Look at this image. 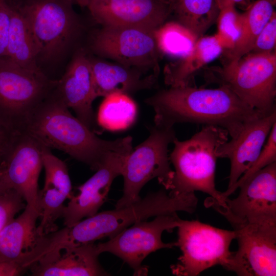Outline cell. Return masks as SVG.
<instances>
[{
    "mask_svg": "<svg viewBox=\"0 0 276 276\" xmlns=\"http://www.w3.org/2000/svg\"><path fill=\"white\" fill-rule=\"evenodd\" d=\"M197 203L195 193L173 195L160 190L129 205L97 213L71 226H65L59 231V241L64 246H76L110 238L151 217L175 215L179 211L193 213Z\"/></svg>",
    "mask_w": 276,
    "mask_h": 276,
    "instance_id": "3",
    "label": "cell"
},
{
    "mask_svg": "<svg viewBox=\"0 0 276 276\" xmlns=\"http://www.w3.org/2000/svg\"><path fill=\"white\" fill-rule=\"evenodd\" d=\"M54 89L52 93L67 107L73 109L76 117L92 130L95 123L92 105L97 97L90 59L83 51L74 56Z\"/></svg>",
    "mask_w": 276,
    "mask_h": 276,
    "instance_id": "17",
    "label": "cell"
},
{
    "mask_svg": "<svg viewBox=\"0 0 276 276\" xmlns=\"http://www.w3.org/2000/svg\"><path fill=\"white\" fill-rule=\"evenodd\" d=\"M5 191L6 190H5L4 189L3 182H2L1 171L0 169V194Z\"/></svg>",
    "mask_w": 276,
    "mask_h": 276,
    "instance_id": "37",
    "label": "cell"
},
{
    "mask_svg": "<svg viewBox=\"0 0 276 276\" xmlns=\"http://www.w3.org/2000/svg\"><path fill=\"white\" fill-rule=\"evenodd\" d=\"M155 112L154 124L173 127L189 123L220 127L231 138L247 122L264 116L224 85L218 88L170 87L146 99Z\"/></svg>",
    "mask_w": 276,
    "mask_h": 276,
    "instance_id": "2",
    "label": "cell"
},
{
    "mask_svg": "<svg viewBox=\"0 0 276 276\" xmlns=\"http://www.w3.org/2000/svg\"><path fill=\"white\" fill-rule=\"evenodd\" d=\"M234 230L238 249L228 270L240 276H275L276 225L248 224Z\"/></svg>",
    "mask_w": 276,
    "mask_h": 276,
    "instance_id": "13",
    "label": "cell"
},
{
    "mask_svg": "<svg viewBox=\"0 0 276 276\" xmlns=\"http://www.w3.org/2000/svg\"><path fill=\"white\" fill-rule=\"evenodd\" d=\"M160 56L178 61L192 50L198 38L175 20L166 21L154 32Z\"/></svg>",
    "mask_w": 276,
    "mask_h": 276,
    "instance_id": "26",
    "label": "cell"
},
{
    "mask_svg": "<svg viewBox=\"0 0 276 276\" xmlns=\"http://www.w3.org/2000/svg\"><path fill=\"white\" fill-rule=\"evenodd\" d=\"M42 167L40 144L20 133L1 168L4 189L19 193L26 205L39 206L38 178Z\"/></svg>",
    "mask_w": 276,
    "mask_h": 276,
    "instance_id": "15",
    "label": "cell"
},
{
    "mask_svg": "<svg viewBox=\"0 0 276 276\" xmlns=\"http://www.w3.org/2000/svg\"><path fill=\"white\" fill-rule=\"evenodd\" d=\"M40 144L57 149L96 171L109 159L132 150V138L98 137L52 92L28 114L21 128Z\"/></svg>",
    "mask_w": 276,
    "mask_h": 276,
    "instance_id": "1",
    "label": "cell"
},
{
    "mask_svg": "<svg viewBox=\"0 0 276 276\" xmlns=\"http://www.w3.org/2000/svg\"><path fill=\"white\" fill-rule=\"evenodd\" d=\"M210 77V81L226 86L262 115L276 111L275 50L249 53Z\"/></svg>",
    "mask_w": 276,
    "mask_h": 276,
    "instance_id": "7",
    "label": "cell"
},
{
    "mask_svg": "<svg viewBox=\"0 0 276 276\" xmlns=\"http://www.w3.org/2000/svg\"><path fill=\"white\" fill-rule=\"evenodd\" d=\"M274 162H276V123L273 125L258 157L250 168L239 178L231 191L229 195L257 171Z\"/></svg>",
    "mask_w": 276,
    "mask_h": 276,
    "instance_id": "29",
    "label": "cell"
},
{
    "mask_svg": "<svg viewBox=\"0 0 276 276\" xmlns=\"http://www.w3.org/2000/svg\"><path fill=\"white\" fill-rule=\"evenodd\" d=\"M244 0H216L219 9L224 6L228 4L235 5L237 3H241Z\"/></svg>",
    "mask_w": 276,
    "mask_h": 276,
    "instance_id": "35",
    "label": "cell"
},
{
    "mask_svg": "<svg viewBox=\"0 0 276 276\" xmlns=\"http://www.w3.org/2000/svg\"><path fill=\"white\" fill-rule=\"evenodd\" d=\"M20 133L0 114V169Z\"/></svg>",
    "mask_w": 276,
    "mask_h": 276,
    "instance_id": "32",
    "label": "cell"
},
{
    "mask_svg": "<svg viewBox=\"0 0 276 276\" xmlns=\"http://www.w3.org/2000/svg\"><path fill=\"white\" fill-rule=\"evenodd\" d=\"M73 4H77L81 7H87V6L95 0H71Z\"/></svg>",
    "mask_w": 276,
    "mask_h": 276,
    "instance_id": "36",
    "label": "cell"
},
{
    "mask_svg": "<svg viewBox=\"0 0 276 276\" xmlns=\"http://www.w3.org/2000/svg\"><path fill=\"white\" fill-rule=\"evenodd\" d=\"M226 130L218 126H203L188 140L173 141L169 154L174 170L169 193L200 191L209 195L204 201L207 207L225 206L222 192L215 186V172L219 147L228 140Z\"/></svg>",
    "mask_w": 276,
    "mask_h": 276,
    "instance_id": "4",
    "label": "cell"
},
{
    "mask_svg": "<svg viewBox=\"0 0 276 276\" xmlns=\"http://www.w3.org/2000/svg\"><path fill=\"white\" fill-rule=\"evenodd\" d=\"M129 154H119L109 159L84 183L77 188L79 193L71 196L64 206L62 216L64 224L71 226L84 218L98 213L106 201L112 181L121 175Z\"/></svg>",
    "mask_w": 276,
    "mask_h": 276,
    "instance_id": "18",
    "label": "cell"
},
{
    "mask_svg": "<svg viewBox=\"0 0 276 276\" xmlns=\"http://www.w3.org/2000/svg\"><path fill=\"white\" fill-rule=\"evenodd\" d=\"M216 22L217 32L215 35L224 50L232 49L241 35L242 13L236 10L235 5L228 4L219 9Z\"/></svg>",
    "mask_w": 276,
    "mask_h": 276,
    "instance_id": "28",
    "label": "cell"
},
{
    "mask_svg": "<svg viewBox=\"0 0 276 276\" xmlns=\"http://www.w3.org/2000/svg\"><path fill=\"white\" fill-rule=\"evenodd\" d=\"M275 123L276 111L257 118L246 123L236 137L219 147L218 158H228L231 163L228 187L222 192L224 197H228L238 180L256 160Z\"/></svg>",
    "mask_w": 276,
    "mask_h": 276,
    "instance_id": "16",
    "label": "cell"
},
{
    "mask_svg": "<svg viewBox=\"0 0 276 276\" xmlns=\"http://www.w3.org/2000/svg\"><path fill=\"white\" fill-rule=\"evenodd\" d=\"M148 138L127 156L121 175L124 178L122 196L115 204L120 208L132 204L141 198L142 188L156 178L165 189L170 190L174 176L170 167L168 147L177 138L173 127L155 125L149 128Z\"/></svg>",
    "mask_w": 276,
    "mask_h": 276,
    "instance_id": "6",
    "label": "cell"
},
{
    "mask_svg": "<svg viewBox=\"0 0 276 276\" xmlns=\"http://www.w3.org/2000/svg\"><path fill=\"white\" fill-rule=\"evenodd\" d=\"M175 21L198 39L215 22L219 9L216 0H169Z\"/></svg>",
    "mask_w": 276,
    "mask_h": 276,
    "instance_id": "25",
    "label": "cell"
},
{
    "mask_svg": "<svg viewBox=\"0 0 276 276\" xmlns=\"http://www.w3.org/2000/svg\"><path fill=\"white\" fill-rule=\"evenodd\" d=\"M7 2L11 17L5 58L26 69L42 72L37 64V52L28 24L20 12Z\"/></svg>",
    "mask_w": 276,
    "mask_h": 276,
    "instance_id": "24",
    "label": "cell"
},
{
    "mask_svg": "<svg viewBox=\"0 0 276 276\" xmlns=\"http://www.w3.org/2000/svg\"><path fill=\"white\" fill-rule=\"evenodd\" d=\"M136 113V105L128 95L114 93L105 97L99 107L97 121L105 129L123 130L133 123Z\"/></svg>",
    "mask_w": 276,
    "mask_h": 276,
    "instance_id": "27",
    "label": "cell"
},
{
    "mask_svg": "<svg viewBox=\"0 0 276 276\" xmlns=\"http://www.w3.org/2000/svg\"><path fill=\"white\" fill-rule=\"evenodd\" d=\"M179 218L177 214L162 215L151 221L137 222L107 241L97 244L98 252L118 257L133 270L134 275L146 274L148 270L142 264L148 255L176 246V242L164 243L162 235L164 231L172 232L177 228Z\"/></svg>",
    "mask_w": 276,
    "mask_h": 276,
    "instance_id": "11",
    "label": "cell"
},
{
    "mask_svg": "<svg viewBox=\"0 0 276 276\" xmlns=\"http://www.w3.org/2000/svg\"><path fill=\"white\" fill-rule=\"evenodd\" d=\"M238 188L236 198L225 200V206L213 208L234 229L248 224L276 225V162L259 170Z\"/></svg>",
    "mask_w": 276,
    "mask_h": 276,
    "instance_id": "10",
    "label": "cell"
},
{
    "mask_svg": "<svg viewBox=\"0 0 276 276\" xmlns=\"http://www.w3.org/2000/svg\"><path fill=\"white\" fill-rule=\"evenodd\" d=\"M11 17L9 3L7 0H0V59L6 57Z\"/></svg>",
    "mask_w": 276,
    "mask_h": 276,
    "instance_id": "33",
    "label": "cell"
},
{
    "mask_svg": "<svg viewBox=\"0 0 276 276\" xmlns=\"http://www.w3.org/2000/svg\"><path fill=\"white\" fill-rule=\"evenodd\" d=\"M40 215L39 206L26 205L23 212L0 231V261L18 262L34 249L41 236L36 226Z\"/></svg>",
    "mask_w": 276,
    "mask_h": 276,
    "instance_id": "21",
    "label": "cell"
},
{
    "mask_svg": "<svg viewBox=\"0 0 276 276\" xmlns=\"http://www.w3.org/2000/svg\"><path fill=\"white\" fill-rule=\"evenodd\" d=\"M154 32L135 28L103 26L94 35L91 48L97 54L118 64L143 73L152 70L158 74L160 56Z\"/></svg>",
    "mask_w": 276,
    "mask_h": 276,
    "instance_id": "12",
    "label": "cell"
},
{
    "mask_svg": "<svg viewBox=\"0 0 276 276\" xmlns=\"http://www.w3.org/2000/svg\"><path fill=\"white\" fill-rule=\"evenodd\" d=\"M94 87L96 97H105L110 94L129 93L150 88L155 83L158 75L143 77L139 69L120 64L98 60H91Z\"/></svg>",
    "mask_w": 276,
    "mask_h": 276,
    "instance_id": "20",
    "label": "cell"
},
{
    "mask_svg": "<svg viewBox=\"0 0 276 276\" xmlns=\"http://www.w3.org/2000/svg\"><path fill=\"white\" fill-rule=\"evenodd\" d=\"M275 0H257L243 13L240 36L234 47L224 50L225 64L235 63L250 53L260 32L274 12Z\"/></svg>",
    "mask_w": 276,
    "mask_h": 276,
    "instance_id": "23",
    "label": "cell"
},
{
    "mask_svg": "<svg viewBox=\"0 0 276 276\" xmlns=\"http://www.w3.org/2000/svg\"><path fill=\"white\" fill-rule=\"evenodd\" d=\"M26 19L37 52L38 61L59 57L80 29L71 0H7Z\"/></svg>",
    "mask_w": 276,
    "mask_h": 276,
    "instance_id": "5",
    "label": "cell"
},
{
    "mask_svg": "<svg viewBox=\"0 0 276 276\" xmlns=\"http://www.w3.org/2000/svg\"><path fill=\"white\" fill-rule=\"evenodd\" d=\"M275 44L276 13L274 11L258 35L250 52H271L275 50Z\"/></svg>",
    "mask_w": 276,
    "mask_h": 276,
    "instance_id": "31",
    "label": "cell"
},
{
    "mask_svg": "<svg viewBox=\"0 0 276 276\" xmlns=\"http://www.w3.org/2000/svg\"><path fill=\"white\" fill-rule=\"evenodd\" d=\"M223 50L216 35L199 38L185 58L166 65L164 71L165 84L170 87L191 86L196 73L219 57Z\"/></svg>",
    "mask_w": 276,
    "mask_h": 276,
    "instance_id": "22",
    "label": "cell"
},
{
    "mask_svg": "<svg viewBox=\"0 0 276 276\" xmlns=\"http://www.w3.org/2000/svg\"><path fill=\"white\" fill-rule=\"evenodd\" d=\"M25 201L21 194L12 189L7 190L0 194V231L25 208Z\"/></svg>",
    "mask_w": 276,
    "mask_h": 276,
    "instance_id": "30",
    "label": "cell"
},
{
    "mask_svg": "<svg viewBox=\"0 0 276 276\" xmlns=\"http://www.w3.org/2000/svg\"><path fill=\"white\" fill-rule=\"evenodd\" d=\"M102 26L154 32L171 15L169 0H95L86 7Z\"/></svg>",
    "mask_w": 276,
    "mask_h": 276,
    "instance_id": "14",
    "label": "cell"
},
{
    "mask_svg": "<svg viewBox=\"0 0 276 276\" xmlns=\"http://www.w3.org/2000/svg\"><path fill=\"white\" fill-rule=\"evenodd\" d=\"M99 255L94 242L68 246L47 253L29 269L35 276L108 275Z\"/></svg>",
    "mask_w": 276,
    "mask_h": 276,
    "instance_id": "19",
    "label": "cell"
},
{
    "mask_svg": "<svg viewBox=\"0 0 276 276\" xmlns=\"http://www.w3.org/2000/svg\"><path fill=\"white\" fill-rule=\"evenodd\" d=\"M178 239L181 255L171 266L173 274L179 276H197L216 265L228 270L233 252L230 250L236 239L235 230L216 227L198 220L179 218Z\"/></svg>",
    "mask_w": 276,
    "mask_h": 276,
    "instance_id": "8",
    "label": "cell"
},
{
    "mask_svg": "<svg viewBox=\"0 0 276 276\" xmlns=\"http://www.w3.org/2000/svg\"><path fill=\"white\" fill-rule=\"evenodd\" d=\"M24 272L15 261H0V276L19 275Z\"/></svg>",
    "mask_w": 276,
    "mask_h": 276,
    "instance_id": "34",
    "label": "cell"
},
{
    "mask_svg": "<svg viewBox=\"0 0 276 276\" xmlns=\"http://www.w3.org/2000/svg\"><path fill=\"white\" fill-rule=\"evenodd\" d=\"M55 84L42 72L0 59V114L20 132L28 114L51 94Z\"/></svg>",
    "mask_w": 276,
    "mask_h": 276,
    "instance_id": "9",
    "label": "cell"
}]
</instances>
